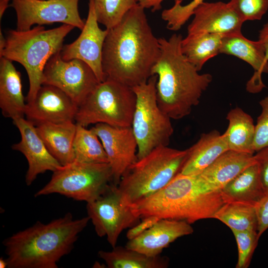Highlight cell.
<instances>
[{"mask_svg": "<svg viewBox=\"0 0 268 268\" xmlns=\"http://www.w3.org/2000/svg\"><path fill=\"white\" fill-rule=\"evenodd\" d=\"M226 118L228 126L223 135L228 150L254 154L255 125L251 116L240 108L236 107L228 113Z\"/></svg>", "mask_w": 268, "mask_h": 268, "instance_id": "cell-25", "label": "cell"}, {"mask_svg": "<svg viewBox=\"0 0 268 268\" xmlns=\"http://www.w3.org/2000/svg\"><path fill=\"white\" fill-rule=\"evenodd\" d=\"M224 203L220 190H212L200 174L179 173L158 192L130 207L140 219L155 216L191 224L214 218Z\"/></svg>", "mask_w": 268, "mask_h": 268, "instance_id": "cell-4", "label": "cell"}, {"mask_svg": "<svg viewBox=\"0 0 268 268\" xmlns=\"http://www.w3.org/2000/svg\"><path fill=\"white\" fill-rule=\"evenodd\" d=\"M258 228L257 232L259 237L268 229V195L256 206Z\"/></svg>", "mask_w": 268, "mask_h": 268, "instance_id": "cell-36", "label": "cell"}, {"mask_svg": "<svg viewBox=\"0 0 268 268\" xmlns=\"http://www.w3.org/2000/svg\"><path fill=\"white\" fill-rule=\"evenodd\" d=\"M183 37L174 34L158 38L160 52L151 75L157 76L156 98L161 110L171 119L189 115L212 80L209 73L200 74L183 54Z\"/></svg>", "mask_w": 268, "mask_h": 268, "instance_id": "cell-2", "label": "cell"}, {"mask_svg": "<svg viewBox=\"0 0 268 268\" xmlns=\"http://www.w3.org/2000/svg\"><path fill=\"white\" fill-rule=\"evenodd\" d=\"M220 54L235 56L252 66L255 72L247 84L249 92H259L265 87L261 75L268 73V62L266 60L264 48L259 40H249L242 32L225 35L222 40Z\"/></svg>", "mask_w": 268, "mask_h": 268, "instance_id": "cell-19", "label": "cell"}, {"mask_svg": "<svg viewBox=\"0 0 268 268\" xmlns=\"http://www.w3.org/2000/svg\"><path fill=\"white\" fill-rule=\"evenodd\" d=\"M74 28L63 24L47 30L37 25L25 31L10 29L6 32L5 46L0 58L17 62L25 69L29 83L26 103L35 99L43 85L44 69L48 61L61 51L65 37Z\"/></svg>", "mask_w": 268, "mask_h": 268, "instance_id": "cell-5", "label": "cell"}, {"mask_svg": "<svg viewBox=\"0 0 268 268\" xmlns=\"http://www.w3.org/2000/svg\"><path fill=\"white\" fill-rule=\"evenodd\" d=\"M93 268H104L102 267V265L100 264L99 263L96 262L93 265Z\"/></svg>", "mask_w": 268, "mask_h": 268, "instance_id": "cell-43", "label": "cell"}, {"mask_svg": "<svg viewBox=\"0 0 268 268\" xmlns=\"http://www.w3.org/2000/svg\"><path fill=\"white\" fill-rule=\"evenodd\" d=\"M160 218L155 216H150L141 219V221L131 227L127 233L129 240H133L155 224Z\"/></svg>", "mask_w": 268, "mask_h": 268, "instance_id": "cell-37", "label": "cell"}, {"mask_svg": "<svg viewBox=\"0 0 268 268\" xmlns=\"http://www.w3.org/2000/svg\"><path fill=\"white\" fill-rule=\"evenodd\" d=\"M78 108L77 105L59 88L43 84L35 99L26 103L25 116L35 126L45 123L74 122Z\"/></svg>", "mask_w": 268, "mask_h": 268, "instance_id": "cell-15", "label": "cell"}, {"mask_svg": "<svg viewBox=\"0 0 268 268\" xmlns=\"http://www.w3.org/2000/svg\"><path fill=\"white\" fill-rule=\"evenodd\" d=\"M225 203L238 202L256 206L266 196L256 162L220 190Z\"/></svg>", "mask_w": 268, "mask_h": 268, "instance_id": "cell-24", "label": "cell"}, {"mask_svg": "<svg viewBox=\"0 0 268 268\" xmlns=\"http://www.w3.org/2000/svg\"><path fill=\"white\" fill-rule=\"evenodd\" d=\"M227 150L225 138L218 131L202 134L198 141L188 149L187 158L180 174H200Z\"/></svg>", "mask_w": 268, "mask_h": 268, "instance_id": "cell-22", "label": "cell"}, {"mask_svg": "<svg viewBox=\"0 0 268 268\" xmlns=\"http://www.w3.org/2000/svg\"><path fill=\"white\" fill-rule=\"evenodd\" d=\"M204 0H193L186 5L175 3L169 9L163 10L161 18L166 22L167 28L172 31H178L193 15L194 10Z\"/></svg>", "mask_w": 268, "mask_h": 268, "instance_id": "cell-31", "label": "cell"}, {"mask_svg": "<svg viewBox=\"0 0 268 268\" xmlns=\"http://www.w3.org/2000/svg\"><path fill=\"white\" fill-rule=\"evenodd\" d=\"M254 158L258 165L265 195H268V146L257 152Z\"/></svg>", "mask_w": 268, "mask_h": 268, "instance_id": "cell-35", "label": "cell"}, {"mask_svg": "<svg viewBox=\"0 0 268 268\" xmlns=\"http://www.w3.org/2000/svg\"><path fill=\"white\" fill-rule=\"evenodd\" d=\"M100 139L117 186L128 168L137 160V144L131 127L98 123L91 128Z\"/></svg>", "mask_w": 268, "mask_h": 268, "instance_id": "cell-14", "label": "cell"}, {"mask_svg": "<svg viewBox=\"0 0 268 268\" xmlns=\"http://www.w3.org/2000/svg\"><path fill=\"white\" fill-rule=\"evenodd\" d=\"M12 121L20 132L21 139L11 147L22 153L27 160L25 183L30 186L39 174L54 172L62 165L50 153L32 123L24 117Z\"/></svg>", "mask_w": 268, "mask_h": 268, "instance_id": "cell-16", "label": "cell"}, {"mask_svg": "<svg viewBox=\"0 0 268 268\" xmlns=\"http://www.w3.org/2000/svg\"><path fill=\"white\" fill-rule=\"evenodd\" d=\"M50 181L35 197L59 194L86 203L103 195L112 183L108 163H93L74 161L53 172Z\"/></svg>", "mask_w": 268, "mask_h": 268, "instance_id": "cell-9", "label": "cell"}, {"mask_svg": "<svg viewBox=\"0 0 268 268\" xmlns=\"http://www.w3.org/2000/svg\"><path fill=\"white\" fill-rule=\"evenodd\" d=\"M79 0H12L16 15V30L25 31L32 25L55 23L70 25L81 30L85 22L78 10Z\"/></svg>", "mask_w": 268, "mask_h": 268, "instance_id": "cell-12", "label": "cell"}, {"mask_svg": "<svg viewBox=\"0 0 268 268\" xmlns=\"http://www.w3.org/2000/svg\"><path fill=\"white\" fill-rule=\"evenodd\" d=\"M97 19L106 29L116 26L137 0H94Z\"/></svg>", "mask_w": 268, "mask_h": 268, "instance_id": "cell-30", "label": "cell"}, {"mask_svg": "<svg viewBox=\"0 0 268 268\" xmlns=\"http://www.w3.org/2000/svg\"><path fill=\"white\" fill-rule=\"evenodd\" d=\"M228 2L244 22L261 19L268 9V0H230Z\"/></svg>", "mask_w": 268, "mask_h": 268, "instance_id": "cell-33", "label": "cell"}, {"mask_svg": "<svg viewBox=\"0 0 268 268\" xmlns=\"http://www.w3.org/2000/svg\"><path fill=\"white\" fill-rule=\"evenodd\" d=\"M262 112L255 125L253 148L255 152L268 146V96L259 102Z\"/></svg>", "mask_w": 268, "mask_h": 268, "instance_id": "cell-34", "label": "cell"}, {"mask_svg": "<svg viewBox=\"0 0 268 268\" xmlns=\"http://www.w3.org/2000/svg\"><path fill=\"white\" fill-rule=\"evenodd\" d=\"M188 34L217 33L224 36L241 32L244 22L229 2H205L193 11Z\"/></svg>", "mask_w": 268, "mask_h": 268, "instance_id": "cell-17", "label": "cell"}, {"mask_svg": "<svg viewBox=\"0 0 268 268\" xmlns=\"http://www.w3.org/2000/svg\"><path fill=\"white\" fill-rule=\"evenodd\" d=\"M86 210L97 235L106 236L113 248L122 231L135 225L140 219L130 207L122 203L117 187L113 183L100 197L87 203Z\"/></svg>", "mask_w": 268, "mask_h": 268, "instance_id": "cell-11", "label": "cell"}, {"mask_svg": "<svg viewBox=\"0 0 268 268\" xmlns=\"http://www.w3.org/2000/svg\"><path fill=\"white\" fill-rule=\"evenodd\" d=\"M259 41L264 48L266 60L268 62V22L265 24L260 31Z\"/></svg>", "mask_w": 268, "mask_h": 268, "instance_id": "cell-39", "label": "cell"}, {"mask_svg": "<svg viewBox=\"0 0 268 268\" xmlns=\"http://www.w3.org/2000/svg\"><path fill=\"white\" fill-rule=\"evenodd\" d=\"M12 0H0V21L1 22V18L9 6V2Z\"/></svg>", "mask_w": 268, "mask_h": 268, "instance_id": "cell-40", "label": "cell"}, {"mask_svg": "<svg viewBox=\"0 0 268 268\" xmlns=\"http://www.w3.org/2000/svg\"><path fill=\"white\" fill-rule=\"evenodd\" d=\"M0 268H8V263L6 259H4L2 257L0 258Z\"/></svg>", "mask_w": 268, "mask_h": 268, "instance_id": "cell-42", "label": "cell"}, {"mask_svg": "<svg viewBox=\"0 0 268 268\" xmlns=\"http://www.w3.org/2000/svg\"><path fill=\"white\" fill-rule=\"evenodd\" d=\"M188 149L160 146L137 160L126 170L117 186L122 203L130 207L156 193L181 172Z\"/></svg>", "mask_w": 268, "mask_h": 268, "instance_id": "cell-6", "label": "cell"}, {"mask_svg": "<svg viewBox=\"0 0 268 268\" xmlns=\"http://www.w3.org/2000/svg\"><path fill=\"white\" fill-rule=\"evenodd\" d=\"M26 106L20 72L12 61L0 58V108L2 115L12 120L24 117Z\"/></svg>", "mask_w": 268, "mask_h": 268, "instance_id": "cell-20", "label": "cell"}, {"mask_svg": "<svg viewBox=\"0 0 268 268\" xmlns=\"http://www.w3.org/2000/svg\"><path fill=\"white\" fill-rule=\"evenodd\" d=\"M111 251L100 250L98 256L109 268H166L169 260L160 255L150 257L126 247L116 246Z\"/></svg>", "mask_w": 268, "mask_h": 268, "instance_id": "cell-27", "label": "cell"}, {"mask_svg": "<svg viewBox=\"0 0 268 268\" xmlns=\"http://www.w3.org/2000/svg\"><path fill=\"white\" fill-rule=\"evenodd\" d=\"M193 232L191 224L186 221L162 218L137 237L129 240L125 247L156 257L176 239Z\"/></svg>", "mask_w": 268, "mask_h": 268, "instance_id": "cell-18", "label": "cell"}, {"mask_svg": "<svg viewBox=\"0 0 268 268\" xmlns=\"http://www.w3.org/2000/svg\"><path fill=\"white\" fill-rule=\"evenodd\" d=\"M102 51L106 78L132 88L146 82L160 52L145 8L138 3L116 26L108 29Z\"/></svg>", "mask_w": 268, "mask_h": 268, "instance_id": "cell-1", "label": "cell"}, {"mask_svg": "<svg viewBox=\"0 0 268 268\" xmlns=\"http://www.w3.org/2000/svg\"><path fill=\"white\" fill-rule=\"evenodd\" d=\"M214 218L225 224L231 231L257 232L256 206L251 204L238 202L225 203L215 213Z\"/></svg>", "mask_w": 268, "mask_h": 268, "instance_id": "cell-28", "label": "cell"}, {"mask_svg": "<svg viewBox=\"0 0 268 268\" xmlns=\"http://www.w3.org/2000/svg\"><path fill=\"white\" fill-rule=\"evenodd\" d=\"M255 162L254 154L227 150L200 174L212 190H220Z\"/></svg>", "mask_w": 268, "mask_h": 268, "instance_id": "cell-21", "label": "cell"}, {"mask_svg": "<svg viewBox=\"0 0 268 268\" xmlns=\"http://www.w3.org/2000/svg\"><path fill=\"white\" fill-rule=\"evenodd\" d=\"M157 76L133 87L136 96L132 128L137 141V160L160 146H168L174 130L171 118L159 106L156 98Z\"/></svg>", "mask_w": 268, "mask_h": 268, "instance_id": "cell-8", "label": "cell"}, {"mask_svg": "<svg viewBox=\"0 0 268 268\" xmlns=\"http://www.w3.org/2000/svg\"><path fill=\"white\" fill-rule=\"evenodd\" d=\"M6 44V38L2 33L1 29L0 30V54L2 52Z\"/></svg>", "mask_w": 268, "mask_h": 268, "instance_id": "cell-41", "label": "cell"}, {"mask_svg": "<svg viewBox=\"0 0 268 268\" xmlns=\"http://www.w3.org/2000/svg\"><path fill=\"white\" fill-rule=\"evenodd\" d=\"M135 103L133 88L106 78L99 82L78 107L74 122L85 127L98 123L131 127Z\"/></svg>", "mask_w": 268, "mask_h": 268, "instance_id": "cell-7", "label": "cell"}, {"mask_svg": "<svg viewBox=\"0 0 268 268\" xmlns=\"http://www.w3.org/2000/svg\"><path fill=\"white\" fill-rule=\"evenodd\" d=\"M60 52L48 61L44 69L43 84L59 88L79 107L100 82L87 64L76 59L65 61Z\"/></svg>", "mask_w": 268, "mask_h": 268, "instance_id": "cell-10", "label": "cell"}, {"mask_svg": "<svg viewBox=\"0 0 268 268\" xmlns=\"http://www.w3.org/2000/svg\"><path fill=\"white\" fill-rule=\"evenodd\" d=\"M164 0H137V3L144 8H151L152 12L158 11L162 8V3ZM183 0H174L175 3H180Z\"/></svg>", "mask_w": 268, "mask_h": 268, "instance_id": "cell-38", "label": "cell"}, {"mask_svg": "<svg viewBox=\"0 0 268 268\" xmlns=\"http://www.w3.org/2000/svg\"><path fill=\"white\" fill-rule=\"evenodd\" d=\"M36 128L50 153L61 165L74 161L73 144L76 130L74 122L45 123Z\"/></svg>", "mask_w": 268, "mask_h": 268, "instance_id": "cell-23", "label": "cell"}, {"mask_svg": "<svg viewBox=\"0 0 268 268\" xmlns=\"http://www.w3.org/2000/svg\"><path fill=\"white\" fill-rule=\"evenodd\" d=\"M86 128L76 124L73 144L74 161L93 163H108L106 153L99 137L91 128L87 129Z\"/></svg>", "mask_w": 268, "mask_h": 268, "instance_id": "cell-29", "label": "cell"}, {"mask_svg": "<svg viewBox=\"0 0 268 268\" xmlns=\"http://www.w3.org/2000/svg\"><path fill=\"white\" fill-rule=\"evenodd\" d=\"M98 23L94 0H89L88 15L80 34L73 42L63 45L60 54L65 61L76 59L85 62L91 68L100 82L106 79L102 68V60L103 45L108 29H101Z\"/></svg>", "mask_w": 268, "mask_h": 268, "instance_id": "cell-13", "label": "cell"}, {"mask_svg": "<svg viewBox=\"0 0 268 268\" xmlns=\"http://www.w3.org/2000/svg\"><path fill=\"white\" fill-rule=\"evenodd\" d=\"M238 248V261L236 268H247L257 246L260 237L257 231H232Z\"/></svg>", "mask_w": 268, "mask_h": 268, "instance_id": "cell-32", "label": "cell"}, {"mask_svg": "<svg viewBox=\"0 0 268 268\" xmlns=\"http://www.w3.org/2000/svg\"><path fill=\"white\" fill-rule=\"evenodd\" d=\"M224 36L217 33L187 34L181 41L182 52L199 71L208 60L220 54Z\"/></svg>", "mask_w": 268, "mask_h": 268, "instance_id": "cell-26", "label": "cell"}, {"mask_svg": "<svg viewBox=\"0 0 268 268\" xmlns=\"http://www.w3.org/2000/svg\"><path fill=\"white\" fill-rule=\"evenodd\" d=\"M87 216L74 219L71 213L46 224L37 221L3 241L8 268H57L69 254L86 227Z\"/></svg>", "mask_w": 268, "mask_h": 268, "instance_id": "cell-3", "label": "cell"}]
</instances>
